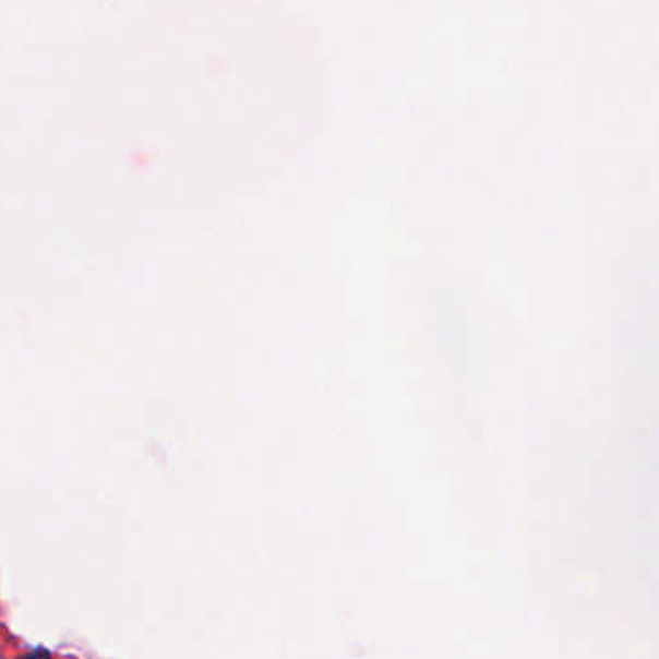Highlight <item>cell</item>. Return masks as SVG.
I'll list each match as a JSON object with an SVG mask.
<instances>
[{"label": "cell", "instance_id": "obj_1", "mask_svg": "<svg viewBox=\"0 0 659 659\" xmlns=\"http://www.w3.org/2000/svg\"><path fill=\"white\" fill-rule=\"evenodd\" d=\"M22 659H51V654L47 650H43V648H37V650L27 654L26 658Z\"/></svg>", "mask_w": 659, "mask_h": 659}]
</instances>
